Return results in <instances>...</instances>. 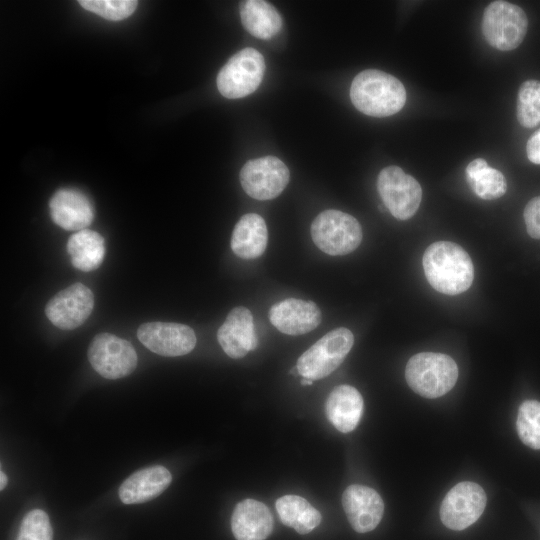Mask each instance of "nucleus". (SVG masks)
I'll list each match as a JSON object with an SVG mask.
<instances>
[{"label": "nucleus", "instance_id": "6ab92c4d", "mask_svg": "<svg viewBox=\"0 0 540 540\" xmlns=\"http://www.w3.org/2000/svg\"><path fill=\"white\" fill-rule=\"evenodd\" d=\"M231 529L236 540H265L273 530V517L264 503L244 499L233 510Z\"/></svg>", "mask_w": 540, "mask_h": 540}, {"label": "nucleus", "instance_id": "39448f33", "mask_svg": "<svg viewBox=\"0 0 540 540\" xmlns=\"http://www.w3.org/2000/svg\"><path fill=\"white\" fill-rule=\"evenodd\" d=\"M310 232L315 245L332 256L351 253L362 241V228L357 219L339 210H325L317 215Z\"/></svg>", "mask_w": 540, "mask_h": 540}, {"label": "nucleus", "instance_id": "20e7f679", "mask_svg": "<svg viewBox=\"0 0 540 540\" xmlns=\"http://www.w3.org/2000/svg\"><path fill=\"white\" fill-rule=\"evenodd\" d=\"M354 343L353 333L336 328L316 341L297 360L296 369L303 377L319 380L335 371L344 361Z\"/></svg>", "mask_w": 540, "mask_h": 540}, {"label": "nucleus", "instance_id": "9d476101", "mask_svg": "<svg viewBox=\"0 0 540 540\" xmlns=\"http://www.w3.org/2000/svg\"><path fill=\"white\" fill-rule=\"evenodd\" d=\"M243 190L257 200H270L285 189L289 182L288 167L279 158L265 156L247 161L240 171Z\"/></svg>", "mask_w": 540, "mask_h": 540}, {"label": "nucleus", "instance_id": "393cba45", "mask_svg": "<svg viewBox=\"0 0 540 540\" xmlns=\"http://www.w3.org/2000/svg\"><path fill=\"white\" fill-rule=\"evenodd\" d=\"M466 179L473 192L484 200L497 199L507 190L504 175L483 158H476L467 165Z\"/></svg>", "mask_w": 540, "mask_h": 540}, {"label": "nucleus", "instance_id": "423d86ee", "mask_svg": "<svg viewBox=\"0 0 540 540\" xmlns=\"http://www.w3.org/2000/svg\"><path fill=\"white\" fill-rule=\"evenodd\" d=\"M481 27L489 45L501 51H510L522 43L528 20L521 7L499 0L485 8Z\"/></svg>", "mask_w": 540, "mask_h": 540}, {"label": "nucleus", "instance_id": "bb28decb", "mask_svg": "<svg viewBox=\"0 0 540 540\" xmlns=\"http://www.w3.org/2000/svg\"><path fill=\"white\" fill-rule=\"evenodd\" d=\"M517 119L526 128L540 123V81L527 80L519 88Z\"/></svg>", "mask_w": 540, "mask_h": 540}, {"label": "nucleus", "instance_id": "ddd939ff", "mask_svg": "<svg viewBox=\"0 0 540 540\" xmlns=\"http://www.w3.org/2000/svg\"><path fill=\"white\" fill-rule=\"evenodd\" d=\"M137 337L150 351L167 357L186 355L197 342L191 327L170 322L143 323L137 330Z\"/></svg>", "mask_w": 540, "mask_h": 540}, {"label": "nucleus", "instance_id": "f3484780", "mask_svg": "<svg viewBox=\"0 0 540 540\" xmlns=\"http://www.w3.org/2000/svg\"><path fill=\"white\" fill-rule=\"evenodd\" d=\"M50 215L55 224L69 231L83 230L94 218L89 198L81 191L71 188L57 190L49 201Z\"/></svg>", "mask_w": 540, "mask_h": 540}, {"label": "nucleus", "instance_id": "dca6fc26", "mask_svg": "<svg viewBox=\"0 0 540 540\" xmlns=\"http://www.w3.org/2000/svg\"><path fill=\"white\" fill-rule=\"evenodd\" d=\"M319 307L312 301L288 298L274 304L269 310V320L280 332L287 335L308 333L320 324Z\"/></svg>", "mask_w": 540, "mask_h": 540}, {"label": "nucleus", "instance_id": "f8f14e48", "mask_svg": "<svg viewBox=\"0 0 540 540\" xmlns=\"http://www.w3.org/2000/svg\"><path fill=\"white\" fill-rule=\"evenodd\" d=\"M94 307V296L90 288L74 283L58 292L46 304L45 314L56 327L72 330L81 326Z\"/></svg>", "mask_w": 540, "mask_h": 540}, {"label": "nucleus", "instance_id": "b1692460", "mask_svg": "<svg viewBox=\"0 0 540 540\" xmlns=\"http://www.w3.org/2000/svg\"><path fill=\"white\" fill-rule=\"evenodd\" d=\"M276 510L284 525L302 535L310 533L322 520L320 512L298 495H284L277 499Z\"/></svg>", "mask_w": 540, "mask_h": 540}, {"label": "nucleus", "instance_id": "4468645a", "mask_svg": "<svg viewBox=\"0 0 540 540\" xmlns=\"http://www.w3.org/2000/svg\"><path fill=\"white\" fill-rule=\"evenodd\" d=\"M342 506L350 525L358 533L374 530L384 513L381 496L374 489L358 484L345 489Z\"/></svg>", "mask_w": 540, "mask_h": 540}, {"label": "nucleus", "instance_id": "1a4fd4ad", "mask_svg": "<svg viewBox=\"0 0 540 540\" xmlns=\"http://www.w3.org/2000/svg\"><path fill=\"white\" fill-rule=\"evenodd\" d=\"M87 355L92 368L106 379L126 377L137 366V354L130 342L110 333L97 334Z\"/></svg>", "mask_w": 540, "mask_h": 540}, {"label": "nucleus", "instance_id": "2f4dec72", "mask_svg": "<svg viewBox=\"0 0 540 540\" xmlns=\"http://www.w3.org/2000/svg\"><path fill=\"white\" fill-rule=\"evenodd\" d=\"M7 485V476L6 474L1 470L0 472V489L3 490Z\"/></svg>", "mask_w": 540, "mask_h": 540}, {"label": "nucleus", "instance_id": "0eeeda50", "mask_svg": "<svg viewBox=\"0 0 540 540\" xmlns=\"http://www.w3.org/2000/svg\"><path fill=\"white\" fill-rule=\"evenodd\" d=\"M265 71L262 54L248 47L235 53L221 68L217 88L221 95L238 99L253 93L260 85Z\"/></svg>", "mask_w": 540, "mask_h": 540}, {"label": "nucleus", "instance_id": "7ed1b4c3", "mask_svg": "<svg viewBox=\"0 0 540 540\" xmlns=\"http://www.w3.org/2000/svg\"><path fill=\"white\" fill-rule=\"evenodd\" d=\"M405 378L409 387L425 398H437L448 393L456 384L458 367L448 355L420 352L407 362Z\"/></svg>", "mask_w": 540, "mask_h": 540}, {"label": "nucleus", "instance_id": "c756f323", "mask_svg": "<svg viewBox=\"0 0 540 540\" xmlns=\"http://www.w3.org/2000/svg\"><path fill=\"white\" fill-rule=\"evenodd\" d=\"M523 216L528 234L534 239H540V196L527 203Z\"/></svg>", "mask_w": 540, "mask_h": 540}, {"label": "nucleus", "instance_id": "6e6552de", "mask_svg": "<svg viewBox=\"0 0 540 540\" xmlns=\"http://www.w3.org/2000/svg\"><path fill=\"white\" fill-rule=\"evenodd\" d=\"M377 189L386 208L399 220L411 218L422 200V188L418 181L395 165L380 171Z\"/></svg>", "mask_w": 540, "mask_h": 540}, {"label": "nucleus", "instance_id": "9b49d317", "mask_svg": "<svg viewBox=\"0 0 540 540\" xmlns=\"http://www.w3.org/2000/svg\"><path fill=\"white\" fill-rule=\"evenodd\" d=\"M486 503L487 497L480 485L460 482L445 495L440 506V519L451 530H464L479 519Z\"/></svg>", "mask_w": 540, "mask_h": 540}, {"label": "nucleus", "instance_id": "473e14b6", "mask_svg": "<svg viewBox=\"0 0 540 540\" xmlns=\"http://www.w3.org/2000/svg\"><path fill=\"white\" fill-rule=\"evenodd\" d=\"M301 384H302L303 386H309V385H312V384H313V381L310 380V379H307V378H303V379L301 380Z\"/></svg>", "mask_w": 540, "mask_h": 540}, {"label": "nucleus", "instance_id": "f03ea898", "mask_svg": "<svg viewBox=\"0 0 540 540\" xmlns=\"http://www.w3.org/2000/svg\"><path fill=\"white\" fill-rule=\"evenodd\" d=\"M350 98L360 112L373 117H387L403 108L406 90L396 77L381 70L366 69L354 77Z\"/></svg>", "mask_w": 540, "mask_h": 540}, {"label": "nucleus", "instance_id": "cd10ccee", "mask_svg": "<svg viewBox=\"0 0 540 540\" xmlns=\"http://www.w3.org/2000/svg\"><path fill=\"white\" fill-rule=\"evenodd\" d=\"M78 3L84 9L111 21L131 16L138 5L135 0H80Z\"/></svg>", "mask_w": 540, "mask_h": 540}, {"label": "nucleus", "instance_id": "5701e85b", "mask_svg": "<svg viewBox=\"0 0 540 540\" xmlns=\"http://www.w3.org/2000/svg\"><path fill=\"white\" fill-rule=\"evenodd\" d=\"M67 251L72 265L84 272L96 270L105 256V240L98 232L83 229L71 235Z\"/></svg>", "mask_w": 540, "mask_h": 540}, {"label": "nucleus", "instance_id": "c85d7f7f", "mask_svg": "<svg viewBox=\"0 0 540 540\" xmlns=\"http://www.w3.org/2000/svg\"><path fill=\"white\" fill-rule=\"evenodd\" d=\"M16 540H53V530L47 513L41 509L26 513Z\"/></svg>", "mask_w": 540, "mask_h": 540}, {"label": "nucleus", "instance_id": "a878e982", "mask_svg": "<svg viewBox=\"0 0 540 540\" xmlns=\"http://www.w3.org/2000/svg\"><path fill=\"white\" fill-rule=\"evenodd\" d=\"M517 433L520 440L528 447L540 449V402L537 400L524 401L519 409L516 421Z\"/></svg>", "mask_w": 540, "mask_h": 540}, {"label": "nucleus", "instance_id": "412c9836", "mask_svg": "<svg viewBox=\"0 0 540 540\" xmlns=\"http://www.w3.org/2000/svg\"><path fill=\"white\" fill-rule=\"evenodd\" d=\"M267 241L268 231L264 219L256 213H248L236 223L230 244L236 256L255 259L264 253Z\"/></svg>", "mask_w": 540, "mask_h": 540}, {"label": "nucleus", "instance_id": "7c9ffc66", "mask_svg": "<svg viewBox=\"0 0 540 540\" xmlns=\"http://www.w3.org/2000/svg\"><path fill=\"white\" fill-rule=\"evenodd\" d=\"M528 159L535 164H540V129L528 140L526 145Z\"/></svg>", "mask_w": 540, "mask_h": 540}, {"label": "nucleus", "instance_id": "4be33fe9", "mask_svg": "<svg viewBox=\"0 0 540 540\" xmlns=\"http://www.w3.org/2000/svg\"><path fill=\"white\" fill-rule=\"evenodd\" d=\"M241 22L245 29L259 39H270L282 28L277 9L263 0H246L239 5Z\"/></svg>", "mask_w": 540, "mask_h": 540}, {"label": "nucleus", "instance_id": "a211bd4d", "mask_svg": "<svg viewBox=\"0 0 540 540\" xmlns=\"http://www.w3.org/2000/svg\"><path fill=\"white\" fill-rule=\"evenodd\" d=\"M171 481V473L164 466L145 467L122 482L118 490L119 498L124 504L144 503L159 496Z\"/></svg>", "mask_w": 540, "mask_h": 540}, {"label": "nucleus", "instance_id": "f257e3e1", "mask_svg": "<svg viewBox=\"0 0 540 540\" xmlns=\"http://www.w3.org/2000/svg\"><path fill=\"white\" fill-rule=\"evenodd\" d=\"M422 264L429 284L440 293L457 295L469 289L473 282L472 260L456 243H432L424 252Z\"/></svg>", "mask_w": 540, "mask_h": 540}, {"label": "nucleus", "instance_id": "aec40b11", "mask_svg": "<svg viewBox=\"0 0 540 540\" xmlns=\"http://www.w3.org/2000/svg\"><path fill=\"white\" fill-rule=\"evenodd\" d=\"M364 401L360 392L350 385L336 386L329 394L325 411L330 423L340 432L353 431L362 416Z\"/></svg>", "mask_w": 540, "mask_h": 540}, {"label": "nucleus", "instance_id": "2eb2a0df", "mask_svg": "<svg viewBox=\"0 0 540 540\" xmlns=\"http://www.w3.org/2000/svg\"><path fill=\"white\" fill-rule=\"evenodd\" d=\"M217 339L224 352L233 359L254 350L258 340L250 310L243 306L233 308L219 327Z\"/></svg>", "mask_w": 540, "mask_h": 540}]
</instances>
